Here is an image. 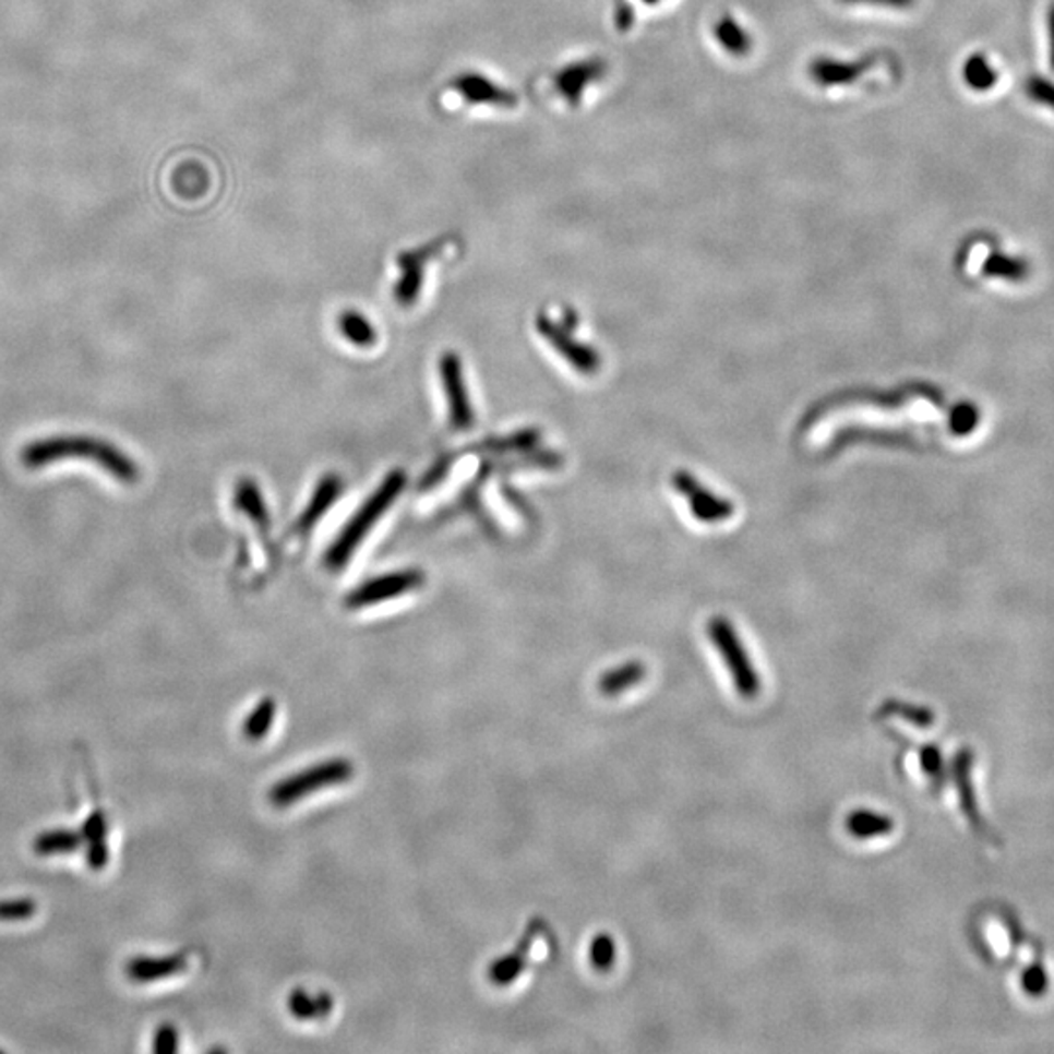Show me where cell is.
I'll return each instance as SVG.
<instances>
[{
	"instance_id": "cell-1",
	"label": "cell",
	"mask_w": 1054,
	"mask_h": 1054,
	"mask_svg": "<svg viewBox=\"0 0 1054 1054\" xmlns=\"http://www.w3.org/2000/svg\"><path fill=\"white\" fill-rule=\"evenodd\" d=\"M26 469H41L65 459H88L100 469L110 472L121 484H135L140 481V467L111 442L93 435H53L26 445L20 454Z\"/></svg>"
},
{
	"instance_id": "cell-2",
	"label": "cell",
	"mask_w": 1054,
	"mask_h": 1054,
	"mask_svg": "<svg viewBox=\"0 0 1054 1054\" xmlns=\"http://www.w3.org/2000/svg\"><path fill=\"white\" fill-rule=\"evenodd\" d=\"M407 477L403 471L388 472L385 481L381 482L380 489L371 494L368 502L361 506L356 516L348 522V526L336 537L333 547L326 551L324 563L331 568H340L350 561L351 553L356 547L360 546L363 537L370 534L371 527L375 526L388 506L398 499V494L405 489Z\"/></svg>"
},
{
	"instance_id": "cell-3",
	"label": "cell",
	"mask_w": 1054,
	"mask_h": 1054,
	"mask_svg": "<svg viewBox=\"0 0 1054 1054\" xmlns=\"http://www.w3.org/2000/svg\"><path fill=\"white\" fill-rule=\"evenodd\" d=\"M356 776V766L348 758H333L319 762L315 766L296 771L279 779L270 789L268 799L276 809L294 806L307 797L316 795L324 789L344 786Z\"/></svg>"
},
{
	"instance_id": "cell-4",
	"label": "cell",
	"mask_w": 1054,
	"mask_h": 1054,
	"mask_svg": "<svg viewBox=\"0 0 1054 1054\" xmlns=\"http://www.w3.org/2000/svg\"><path fill=\"white\" fill-rule=\"evenodd\" d=\"M709 637L712 645L721 652L724 664L729 668L732 675V684L736 687L744 699H754L759 694V675L750 660L744 645L740 643L736 631L732 630L731 623L722 618H715L709 623Z\"/></svg>"
},
{
	"instance_id": "cell-5",
	"label": "cell",
	"mask_w": 1054,
	"mask_h": 1054,
	"mask_svg": "<svg viewBox=\"0 0 1054 1054\" xmlns=\"http://www.w3.org/2000/svg\"><path fill=\"white\" fill-rule=\"evenodd\" d=\"M424 584V574L418 571H398V573L383 574L370 583L361 584L346 598L344 606L348 610H366L385 600H393L403 594L412 592Z\"/></svg>"
},
{
	"instance_id": "cell-6",
	"label": "cell",
	"mask_w": 1054,
	"mask_h": 1054,
	"mask_svg": "<svg viewBox=\"0 0 1054 1054\" xmlns=\"http://www.w3.org/2000/svg\"><path fill=\"white\" fill-rule=\"evenodd\" d=\"M452 91L459 94L463 103L471 106H494L512 110L518 106V96L491 81L481 73H462L452 81Z\"/></svg>"
},
{
	"instance_id": "cell-7",
	"label": "cell",
	"mask_w": 1054,
	"mask_h": 1054,
	"mask_svg": "<svg viewBox=\"0 0 1054 1054\" xmlns=\"http://www.w3.org/2000/svg\"><path fill=\"white\" fill-rule=\"evenodd\" d=\"M546 932V924L541 920H534L527 925L526 934L522 937L518 947L491 962L489 981L494 986H510L512 982L518 981L529 965V955L536 949L537 939Z\"/></svg>"
},
{
	"instance_id": "cell-8",
	"label": "cell",
	"mask_w": 1054,
	"mask_h": 1054,
	"mask_svg": "<svg viewBox=\"0 0 1054 1054\" xmlns=\"http://www.w3.org/2000/svg\"><path fill=\"white\" fill-rule=\"evenodd\" d=\"M440 371H442L452 424L457 430L471 428L472 422H475V412H472L471 400H469L467 387H465V381H463L462 361L455 354H444L442 363H440Z\"/></svg>"
},
{
	"instance_id": "cell-9",
	"label": "cell",
	"mask_w": 1054,
	"mask_h": 1054,
	"mask_svg": "<svg viewBox=\"0 0 1054 1054\" xmlns=\"http://www.w3.org/2000/svg\"><path fill=\"white\" fill-rule=\"evenodd\" d=\"M675 487L680 489L685 499H690V502H692V512H694L695 518L703 519V522H721V519L731 516V504L712 496L707 489H702V484L695 481L692 475L680 472L675 477Z\"/></svg>"
},
{
	"instance_id": "cell-10",
	"label": "cell",
	"mask_w": 1054,
	"mask_h": 1054,
	"mask_svg": "<svg viewBox=\"0 0 1054 1054\" xmlns=\"http://www.w3.org/2000/svg\"><path fill=\"white\" fill-rule=\"evenodd\" d=\"M434 249V244H430V247H424V249L403 252L398 256L400 279H398L397 284V299L400 303H412L417 299L418 294H420V286L424 282L426 262L432 256Z\"/></svg>"
},
{
	"instance_id": "cell-11",
	"label": "cell",
	"mask_w": 1054,
	"mask_h": 1054,
	"mask_svg": "<svg viewBox=\"0 0 1054 1054\" xmlns=\"http://www.w3.org/2000/svg\"><path fill=\"white\" fill-rule=\"evenodd\" d=\"M190 967V957L185 953L168 955V957H141L130 962L128 974L131 981L155 982L165 981L176 974H182Z\"/></svg>"
},
{
	"instance_id": "cell-12",
	"label": "cell",
	"mask_w": 1054,
	"mask_h": 1054,
	"mask_svg": "<svg viewBox=\"0 0 1054 1054\" xmlns=\"http://www.w3.org/2000/svg\"><path fill=\"white\" fill-rule=\"evenodd\" d=\"M600 74V61H596V59L564 67L555 74L556 93L561 94L571 106H576L580 103V96L586 91L588 83L596 81Z\"/></svg>"
},
{
	"instance_id": "cell-13",
	"label": "cell",
	"mask_w": 1054,
	"mask_h": 1054,
	"mask_svg": "<svg viewBox=\"0 0 1054 1054\" xmlns=\"http://www.w3.org/2000/svg\"><path fill=\"white\" fill-rule=\"evenodd\" d=\"M537 326L547 340L553 344L559 354H563L576 370L583 373H594L598 370V356L592 350L584 348L583 344L573 343L571 338H566L568 334L561 333V328L551 323V319H539Z\"/></svg>"
},
{
	"instance_id": "cell-14",
	"label": "cell",
	"mask_w": 1054,
	"mask_h": 1054,
	"mask_svg": "<svg viewBox=\"0 0 1054 1054\" xmlns=\"http://www.w3.org/2000/svg\"><path fill=\"white\" fill-rule=\"evenodd\" d=\"M971 769L972 752L971 750H962L953 762V777H955V783L959 787L962 813L971 821L974 830L982 833V818L981 813H979L977 795H974V787H972Z\"/></svg>"
},
{
	"instance_id": "cell-15",
	"label": "cell",
	"mask_w": 1054,
	"mask_h": 1054,
	"mask_svg": "<svg viewBox=\"0 0 1054 1054\" xmlns=\"http://www.w3.org/2000/svg\"><path fill=\"white\" fill-rule=\"evenodd\" d=\"M287 1009L294 1018L299 1021H316L326 1019L334 1009V999L331 994H311L309 990L296 989L287 998Z\"/></svg>"
},
{
	"instance_id": "cell-16",
	"label": "cell",
	"mask_w": 1054,
	"mask_h": 1054,
	"mask_svg": "<svg viewBox=\"0 0 1054 1054\" xmlns=\"http://www.w3.org/2000/svg\"><path fill=\"white\" fill-rule=\"evenodd\" d=\"M278 715V703L274 697L260 699L242 721V736L250 742H260L268 736Z\"/></svg>"
},
{
	"instance_id": "cell-17",
	"label": "cell",
	"mask_w": 1054,
	"mask_h": 1054,
	"mask_svg": "<svg viewBox=\"0 0 1054 1054\" xmlns=\"http://www.w3.org/2000/svg\"><path fill=\"white\" fill-rule=\"evenodd\" d=\"M895 830L893 818L875 811H853L848 816V833L853 838L860 840H871V838H883Z\"/></svg>"
},
{
	"instance_id": "cell-18",
	"label": "cell",
	"mask_w": 1054,
	"mask_h": 1054,
	"mask_svg": "<svg viewBox=\"0 0 1054 1054\" xmlns=\"http://www.w3.org/2000/svg\"><path fill=\"white\" fill-rule=\"evenodd\" d=\"M340 487H343V482H340V479H338L336 475H326V477H324L323 482H321V484H319V489H316L315 496H313V500L309 502V506H307L306 512H303V516H301L299 522H297V527H299L301 531H307L309 527L315 526L316 519L323 516L324 512L328 510V506H331L334 500H336V496H338Z\"/></svg>"
},
{
	"instance_id": "cell-19",
	"label": "cell",
	"mask_w": 1054,
	"mask_h": 1054,
	"mask_svg": "<svg viewBox=\"0 0 1054 1054\" xmlns=\"http://www.w3.org/2000/svg\"><path fill=\"white\" fill-rule=\"evenodd\" d=\"M645 675H647V668L643 667L640 662H627V664H623V667L615 668V670H610V672L601 675L600 692L603 695L615 697V695L627 692L633 685H637L638 682H643Z\"/></svg>"
},
{
	"instance_id": "cell-20",
	"label": "cell",
	"mask_w": 1054,
	"mask_h": 1054,
	"mask_svg": "<svg viewBox=\"0 0 1054 1054\" xmlns=\"http://www.w3.org/2000/svg\"><path fill=\"white\" fill-rule=\"evenodd\" d=\"M982 272L989 278L1023 282L1029 276V264H1027V260L1019 259V256H1009L1004 252H992L984 262Z\"/></svg>"
},
{
	"instance_id": "cell-21",
	"label": "cell",
	"mask_w": 1054,
	"mask_h": 1054,
	"mask_svg": "<svg viewBox=\"0 0 1054 1054\" xmlns=\"http://www.w3.org/2000/svg\"><path fill=\"white\" fill-rule=\"evenodd\" d=\"M962 79H965V83L971 86L972 91L986 93L990 88H994V84L998 83V73H996L994 67L990 65L986 56L974 53L962 65Z\"/></svg>"
},
{
	"instance_id": "cell-22",
	"label": "cell",
	"mask_w": 1054,
	"mask_h": 1054,
	"mask_svg": "<svg viewBox=\"0 0 1054 1054\" xmlns=\"http://www.w3.org/2000/svg\"><path fill=\"white\" fill-rule=\"evenodd\" d=\"M338 328L346 340H350L356 346H371L375 343V328L371 326L366 316L348 311L338 319Z\"/></svg>"
},
{
	"instance_id": "cell-23",
	"label": "cell",
	"mask_w": 1054,
	"mask_h": 1054,
	"mask_svg": "<svg viewBox=\"0 0 1054 1054\" xmlns=\"http://www.w3.org/2000/svg\"><path fill=\"white\" fill-rule=\"evenodd\" d=\"M235 502H237V508L249 514L250 518L256 519L260 526H268V510L264 508V500L254 482L242 481L237 487Z\"/></svg>"
},
{
	"instance_id": "cell-24",
	"label": "cell",
	"mask_w": 1054,
	"mask_h": 1054,
	"mask_svg": "<svg viewBox=\"0 0 1054 1054\" xmlns=\"http://www.w3.org/2000/svg\"><path fill=\"white\" fill-rule=\"evenodd\" d=\"M83 843V838L73 830H57V833L41 834L36 840L37 853L53 855V853H71Z\"/></svg>"
},
{
	"instance_id": "cell-25",
	"label": "cell",
	"mask_w": 1054,
	"mask_h": 1054,
	"mask_svg": "<svg viewBox=\"0 0 1054 1054\" xmlns=\"http://www.w3.org/2000/svg\"><path fill=\"white\" fill-rule=\"evenodd\" d=\"M615 955H618V949H615V942H613L611 935L600 934L594 937L590 949H588V959H590V965L596 971H610L611 967L615 965Z\"/></svg>"
},
{
	"instance_id": "cell-26",
	"label": "cell",
	"mask_w": 1054,
	"mask_h": 1054,
	"mask_svg": "<svg viewBox=\"0 0 1054 1054\" xmlns=\"http://www.w3.org/2000/svg\"><path fill=\"white\" fill-rule=\"evenodd\" d=\"M883 712L905 717L907 721L914 722V724L922 727V729H927L935 721V715L930 709L918 707V705H910V703L887 702L885 703V707H883Z\"/></svg>"
},
{
	"instance_id": "cell-27",
	"label": "cell",
	"mask_w": 1054,
	"mask_h": 1054,
	"mask_svg": "<svg viewBox=\"0 0 1054 1054\" xmlns=\"http://www.w3.org/2000/svg\"><path fill=\"white\" fill-rule=\"evenodd\" d=\"M1021 989L1029 998H1041L1049 989V972L1043 965H1031L1021 974Z\"/></svg>"
},
{
	"instance_id": "cell-28",
	"label": "cell",
	"mask_w": 1054,
	"mask_h": 1054,
	"mask_svg": "<svg viewBox=\"0 0 1054 1054\" xmlns=\"http://www.w3.org/2000/svg\"><path fill=\"white\" fill-rule=\"evenodd\" d=\"M1026 94L1033 103L1046 106L1054 111V83L1041 74H1033L1026 81Z\"/></svg>"
},
{
	"instance_id": "cell-29",
	"label": "cell",
	"mask_w": 1054,
	"mask_h": 1054,
	"mask_svg": "<svg viewBox=\"0 0 1054 1054\" xmlns=\"http://www.w3.org/2000/svg\"><path fill=\"white\" fill-rule=\"evenodd\" d=\"M979 424V410L972 405H959L953 410L951 430L955 434H971Z\"/></svg>"
},
{
	"instance_id": "cell-30",
	"label": "cell",
	"mask_w": 1054,
	"mask_h": 1054,
	"mask_svg": "<svg viewBox=\"0 0 1054 1054\" xmlns=\"http://www.w3.org/2000/svg\"><path fill=\"white\" fill-rule=\"evenodd\" d=\"M920 764H922L925 774L934 779L935 783L944 779V756H942L939 748H935V746L922 748Z\"/></svg>"
},
{
	"instance_id": "cell-31",
	"label": "cell",
	"mask_w": 1054,
	"mask_h": 1054,
	"mask_svg": "<svg viewBox=\"0 0 1054 1054\" xmlns=\"http://www.w3.org/2000/svg\"><path fill=\"white\" fill-rule=\"evenodd\" d=\"M178 1049V1033L175 1027H160L157 1039H155V1051L158 1053H172Z\"/></svg>"
},
{
	"instance_id": "cell-32",
	"label": "cell",
	"mask_w": 1054,
	"mask_h": 1054,
	"mask_svg": "<svg viewBox=\"0 0 1054 1054\" xmlns=\"http://www.w3.org/2000/svg\"><path fill=\"white\" fill-rule=\"evenodd\" d=\"M1046 29H1049V61L1054 71V2L1046 12Z\"/></svg>"
}]
</instances>
